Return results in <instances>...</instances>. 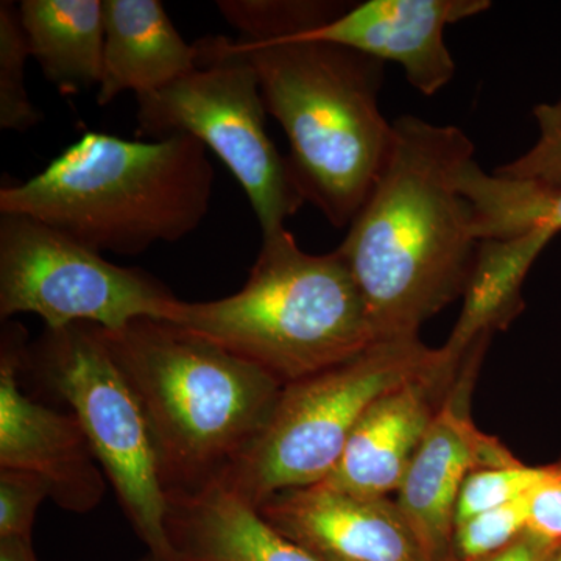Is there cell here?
<instances>
[{"mask_svg":"<svg viewBox=\"0 0 561 561\" xmlns=\"http://www.w3.org/2000/svg\"><path fill=\"white\" fill-rule=\"evenodd\" d=\"M557 548L559 546L527 531L504 551L481 561H549Z\"/></svg>","mask_w":561,"mask_h":561,"instance_id":"cell-26","label":"cell"},{"mask_svg":"<svg viewBox=\"0 0 561 561\" xmlns=\"http://www.w3.org/2000/svg\"><path fill=\"white\" fill-rule=\"evenodd\" d=\"M165 321L257 365L283 386L381 341L337 250L306 253L287 228L262 238L241 290L214 301L180 300Z\"/></svg>","mask_w":561,"mask_h":561,"instance_id":"cell-5","label":"cell"},{"mask_svg":"<svg viewBox=\"0 0 561 561\" xmlns=\"http://www.w3.org/2000/svg\"><path fill=\"white\" fill-rule=\"evenodd\" d=\"M529 497L479 513L454 526L449 561H481L529 531Z\"/></svg>","mask_w":561,"mask_h":561,"instance_id":"cell-21","label":"cell"},{"mask_svg":"<svg viewBox=\"0 0 561 561\" xmlns=\"http://www.w3.org/2000/svg\"><path fill=\"white\" fill-rule=\"evenodd\" d=\"M490 7L489 0H367L302 33L379 61L397 62L409 83L431 98L456 73L445 43L446 27L478 16Z\"/></svg>","mask_w":561,"mask_h":561,"instance_id":"cell-14","label":"cell"},{"mask_svg":"<svg viewBox=\"0 0 561 561\" xmlns=\"http://www.w3.org/2000/svg\"><path fill=\"white\" fill-rule=\"evenodd\" d=\"M103 28L101 106L125 91H160L197 69V44L183 39L160 0H103Z\"/></svg>","mask_w":561,"mask_h":561,"instance_id":"cell-16","label":"cell"},{"mask_svg":"<svg viewBox=\"0 0 561 561\" xmlns=\"http://www.w3.org/2000/svg\"><path fill=\"white\" fill-rule=\"evenodd\" d=\"M438 356L440 348L424 345L420 335L383 339L350 360L287 383L264 430L220 482L254 508L283 491L323 482L373 402Z\"/></svg>","mask_w":561,"mask_h":561,"instance_id":"cell-6","label":"cell"},{"mask_svg":"<svg viewBox=\"0 0 561 561\" xmlns=\"http://www.w3.org/2000/svg\"><path fill=\"white\" fill-rule=\"evenodd\" d=\"M348 3L220 0L239 32L236 50L256 73L267 114L289 139L291 173L305 202L335 228L350 227L381 172L393 124L379 108L386 62L306 36Z\"/></svg>","mask_w":561,"mask_h":561,"instance_id":"cell-1","label":"cell"},{"mask_svg":"<svg viewBox=\"0 0 561 561\" xmlns=\"http://www.w3.org/2000/svg\"><path fill=\"white\" fill-rule=\"evenodd\" d=\"M459 190L470 202L479 242L561 231V186L486 173L472 158L461 168Z\"/></svg>","mask_w":561,"mask_h":561,"instance_id":"cell-19","label":"cell"},{"mask_svg":"<svg viewBox=\"0 0 561 561\" xmlns=\"http://www.w3.org/2000/svg\"><path fill=\"white\" fill-rule=\"evenodd\" d=\"M534 117L540 130L535 146L516 160L497 168L494 173L508 179L561 186V99L556 103L535 106Z\"/></svg>","mask_w":561,"mask_h":561,"instance_id":"cell-23","label":"cell"},{"mask_svg":"<svg viewBox=\"0 0 561 561\" xmlns=\"http://www.w3.org/2000/svg\"><path fill=\"white\" fill-rule=\"evenodd\" d=\"M47 483L33 472L0 468V538L33 540V524L44 501Z\"/></svg>","mask_w":561,"mask_h":561,"instance_id":"cell-24","label":"cell"},{"mask_svg":"<svg viewBox=\"0 0 561 561\" xmlns=\"http://www.w3.org/2000/svg\"><path fill=\"white\" fill-rule=\"evenodd\" d=\"M32 57L20 7L0 2V128L25 133L43 121L25 88V61Z\"/></svg>","mask_w":561,"mask_h":561,"instance_id":"cell-20","label":"cell"},{"mask_svg":"<svg viewBox=\"0 0 561 561\" xmlns=\"http://www.w3.org/2000/svg\"><path fill=\"white\" fill-rule=\"evenodd\" d=\"M165 502L172 561H319L221 482Z\"/></svg>","mask_w":561,"mask_h":561,"instance_id":"cell-15","label":"cell"},{"mask_svg":"<svg viewBox=\"0 0 561 561\" xmlns=\"http://www.w3.org/2000/svg\"><path fill=\"white\" fill-rule=\"evenodd\" d=\"M27 345L24 328L9 321L0 346V468L39 476L58 507L84 515L101 505L108 479L77 416L22 391Z\"/></svg>","mask_w":561,"mask_h":561,"instance_id":"cell-10","label":"cell"},{"mask_svg":"<svg viewBox=\"0 0 561 561\" xmlns=\"http://www.w3.org/2000/svg\"><path fill=\"white\" fill-rule=\"evenodd\" d=\"M197 69L151 94L138 95V135L191 136L216 153L241 184L262 238L286 230L305 205L289 160L265 130L264 99L256 73L234 41H197Z\"/></svg>","mask_w":561,"mask_h":561,"instance_id":"cell-7","label":"cell"},{"mask_svg":"<svg viewBox=\"0 0 561 561\" xmlns=\"http://www.w3.org/2000/svg\"><path fill=\"white\" fill-rule=\"evenodd\" d=\"M549 561H561V545L556 549V551H553Z\"/></svg>","mask_w":561,"mask_h":561,"instance_id":"cell-28","label":"cell"},{"mask_svg":"<svg viewBox=\"0 0 561 561\" xmlns=\"http://www.w3.org/2000/svg\"><path fill=\"white\" fill-rule=\"evenodd\" d=\"M139 561H160V560L154 559V557L151 556V553L146 552V553H144L142 557H140Z\"/></svg>","mask_w":561,"mask_h":561,"instance_id":"cell-29","label":"cell"},{"mask_svg":"<svg viewBox=\"0 0 561 561\" xmlns=\"http://www.w3.org/2000/svg\"><path fill=\"white\" fill-rule=\"evenodd\" d=\"M214 169L191 136L128 140L90 131L22 183L0 190V214L49 225L99 253L136 256L192 234L209 213Z\"/></svg>","mask_w":561,"mask_h":561,"instance_id":"cell-4","label":"cell"},{"mask_svg":"<svg viewBox=\"0 0 561 561\" xmlns=\"http://www.w3.org/2000/svg\"><path fill=\"white\" fill-rule=\"evenodd\" d=\"M257 512L319 561H432L390 497L317 483L275 494Z\"/></svg>","mask_w":561,"mask_h":561,"instance_id":"cell-13","label":"cell"},{"mask_svg":"<svg viewBox=\"0 0 561 561\" xmlns=\"http://www.w3.org/2000/svg\"><path fill=\"white\" fill-rule=\"evenodd\" d=\"M549 476L551 468L526 467L522 461L511 467L471 472L457 500L456 524L530 496Z\"/></svg>","mask_w":561,"mask_h":561,"instance_id":"cell-22","label":"cell"},{"mask_svg":"<svg viewBox=\"0 0 561 561\" xmlns=\"http://www.w3.org/2000/svg\"><path fill=\"white\" fill-rule=\"evenodd\" d=\"M486 345L482 343L465 356H454L442 346L440 356L431 367L373 402L351 435L337 467L321 485L364 497L397 493L468 360Z\"/></svg>","mask_w":561,"mask_h":561,"instance_id":"cell-12","label":"cell"},{"mask_svg":"<svg viewBox=\"0 0 561 561\" xmlns=\"http://www.w3.org/2000/svg\"><path fill=\"white\" fill-rule=\"evenodd\" d=\"M483 351H474L456 389L432 421L394 500L432 561L451 559L457 500L468 476L519 463L497 438L483 434L471 420V389Z\"/></svg>","mask_w":561,"mask_h":561,"instance_id":"cell-11","label":"cell"},{"mask_svg":"<svg viewBox=\"0 0 561 561\" xmlns=\"http://www.w3.org/2000/svg\"><path fill=\"white\" fill-rule=\"evenodd\" d=\"M529 531L552 545H561L560 468H551L548 481L530 494Z\"/></svg>","mask_w":561,"mask_h":561,"instance_id":"cell-25","label":"cell"},{"mask_svg":"<svg viewBox=\"0 0 561 561\" xmlns=\"http://www.w3.org/2000/svg\"><path fill=\"white\" fill-rule=\"evenodd\" d=\"M176 298L140 271L106 261L43 221L0 214V319L35 313L47 330L92 323L116 331L130 321L169 320Z\"/></svg>","mask_w":561,"mask_h":561,"instance_id":"cell-9","label":"cell"},{"mask_svg":"<svg viewBox=\"0 0 561 561\" xmlns=\"http://www.w3.org/2000/svg\"><path fill=\"white\" fill-rule=\"evenodd\" d=\"M472 158L460 128L393 122L387 160L337 249L381 341L420 335L467 291L481 242L459 175Z\"/></svg>","mask_w":561,"mask_h":561,"instance_id":"cell-2","label":"cell"},{"mask_svg":"<svg viewBox=\"0 0 561 561\" xmlns=\"http://www.w3.org/2000/svg\"><path fill=\"white\" fill-rule=\"evenodd\" d=\"M0 561H38L33 549V540L0 538Z\"/></svg>","mask_w":561,"mask_h":561,"instance_id":"cell-27","label":"cell"},{"mask_svg":"<svg viewBox=\"0 0 561 561\" xmlns=\"http://www.w3.org/2000/svg\"><path fill=\"white\" fill-rule=\"evenodd\" d=\"M22 370L69 405L147 552L172 561L164 530L168 502L149 430L98 324L46 328L25 348Z\"/></svg>","mask_w":561,"mask_h":561,"instance_id":"cell-8","label":"cell"},{"mask_svg":"<svg viewBox=\"0 0 561 561\" xmlns=\"http://www.w3.org/2000/svg\"><path fill=\"white\" fill-rule=\"evenodd\" d=\"M31 55L61 95L101 84L103 0H22L18 3Z\"/></svg>","mask_w":561,"mask_h":561,"instance_id":"cell-17","label":"cell"},{"mask_svg":"<svg viewBox=\"0 0 561 561\" xmlns=\"http://www.w3.org/2000/svg\"><path fill=\"white\" fill-rule=\"evenodd\" d=\"M551 232H538L519 241L481 242L474 271L463 295V309L445 348L465 356L489 343L494 331L505 330L522 311V286L527 272Z\"/></svg>","mask_w":561,"mask_h":561,"instance_id":"cell-18","label":"cell"},{"mask_svg":"<svg viewBox=\"0 0 561 561\" xmlns=\"http://www.w3.org/2000/svg\"><path fill=\"white\" fill-rule=\"evenodd\" d=\"M99 330L138 400L165 496L220 482L264 430L283 383L171 321Z\"/></svg>","mask_w":561,"mask_h":561,"instance_id":"cell-3","label":"cell"}]
</instances>
